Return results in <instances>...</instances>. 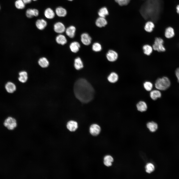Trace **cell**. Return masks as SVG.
<instances>
[{
    "mask_svg": "<svg viewBox=\"0 0 179 179\" xmlns=\"http://www.w3.org/2000/svg\"><path fill=\"white\" fill-rule=\"evenodd\" d=\"M74 90L76 98L83 103H88L93 98L94 89L91 85L84 79H80L76 82Z\"/></svg>",
    "mask_w": 179,
    "mask_h": 179,
    "instance_id": "6da1fadb",
    "label": "cell"
},
{
    "mask_svg": "<svg viewBox=\"0 0 179 179\" xmlns=\"http://www.w3.org/2000/svg\"><path fill=\"white\" fill-rule=\"evenodd\" d=\"M158 2V0H147L143 4L140 12L145 19L156 20L159 11Z\"/></svg>",
    "mask_w": 179,
    "mask_h": 179,
    "instance_id": "7a4b0ae2",
    "label": "cell"
},
{
    "mask_svg": "<svg viewBox=\"0 0 179 179\" xmlns=\"http://www.w3.org/2000/svg\"><path fill=\"white\" fill-rule=\"evenodd\" d=\"M171 82L169 79L167 77H164L158 79L156 81L155 85L157 89L164 90L168 89L170 86Z\"/></svg>",
    "mask_w": 179,
    "mask_h": 179,
    "instance_id": "3957f363",
    "label": "cell"
},
{
    "mask_svg": "<svg viewBox=\"0 0 179 179\" xmlns=\"http://www.w3.org/2000/svg\"><path fill=\"white\" fill-rule=\"evenodd\" d=\"M163 44L164 41L162 38L159 37L156 38L152 46L153 50L159 52L165 51L166 49Z\"/></svg>",
    "mask_w": 179,
    "mask_h": 179,
    "instance_id": "277c9868",
    "label": "cell"
},
{
    "mask_svg": "<svg viewBox=\"0 0 179 179\" xmlns=\"http://www.w3.org/2000/svg\"><path fill=\"white\" fill-rule=\"evenodd\" d=\"M4 126L10 130H12L17 126L16 120L14 118L9 117H7L4 122Z\"/></svg>",
    "mask_w": 179,
    "mask_h": 179,
    "instance_id": "5b68a950",
    "label": "cell"
},
{
    "mask_svg": "<svg viewBox=\"0 0 179 179\" xmlns=\"http://www.w3.org/2000/svg\"><path fill=\"white\" fill-rule=\"evenodd\" d=\"M53 29L55 32L60 34L64 32L66 30L64 25L60 22H57L54 24Z\"/></svg>",
    "mask_w": 179,
    "mask_h": 179,
    "instance_id": "8992f818",
    "label": "cell"
},
{
    "mask_svg": "<svg viewBox=\"0 0 179 179\" xmlns=\"http://www.w3.org/2000/svg\"><path fill=\"white\" fill-rule=\"evenodd\" d=\"M118 54L115 51L110 50L107 52L106 54V57L107 59L109 61L113 62L116 60L118 58Z\"/></svg>",
    "mask_w": 179,
    "mask_h": 179,
    "instance_id": "52a82bcc",
    "label": "cell"
},
{
    "mask_svg": "<svg viewBox=\"0 0 179 179\" xmlns=\"http://www.w3.org/2000/svg\"><path fill=\"white\" fill-rule=\"evenodd\" d=\"M35 25L36 27L38 29L42 30L45 29L47 26V22L44 19H39L36 21Z\"/></svg>",
    "mask_w": 179,
    "mask_h": 179,
    "instance_id": "ba28073f",
    "label": "cell"
},
{
    "mask_svg": "<svg viewBox=\"0 0 179 179\" xmlns=\"http://www.w3.org/2000/svg\"><path fill=\"white\" fill-rule=\"evenodd\" d=\"M100 131V127L96 124L92 125L90 128V133L93 136H96L98 135L99 134Z\"/></svg>",
    "mask_w": 179,
    "mask_h": 179,
    "instance_id": "9c48e42d",
    "label": "cell"
},
{
    "mask_svg": "<svg viewBox=\"0 0 179 179\" xmlns=\"http://www.w3.org/2000/svg\"><path fill=\"white\" fill-rule=\"evenodd\" d=\"M44 14L45 17L47 19H51L54 18L56 14L55 11L52 8L48 7L45 10Z\"/></svg>",
    "mask_w": 179,
    "mask_h": 179,
    "instance_id": "30bf717a",
    "label": "cell"
},
{
    "mask_svg": "<svg viewBox=\"0 0 179 179\" xmlns=\"http://www.w3.org/2000/svg\"><path fill=\"white\" fill-rule=\"evenodd\" d=\"M91 38L89 34L86 33H83L81 35V41L82 43L85 45H90Z\"/></svg>",
    "mask_w": 179,
    "mask_h": 179,
    "instance_id": "8fae6325",
    "label": "cell"
},
{
    "mask_svg": "<svg viewBox=\"0 0 179 179\" xmlns=\"http://www.w3.org/2000/svg\"><path fill=\"white\" fill-rule=\"evenodd\" d=\"M66 127L67 129L70 131L74 132L78 128V123L75 121L70 120L67 122Z\"/></svg>",
    "mask_w": 179,
    "mask_h": 179,
    "instance_id": "7c38bea8",
    "label": "cell"
},
{
    "mask_svg": "<svg viewBox=\"0 0 179 179\" xmlns=\"http://www.w3.org/2000/svg\"><path fill=\"white\" fill-rule=\"evenodd\" d=\"M55 14L59 17H63L65 16L67 13L66 9L61 6H58L56 7L55 11Z\"/></svg>",
    "mask_w": 179,
    "mask_h": 179,
    "instance_id": "4fadbf2b",
    "label": "cell"
},
{
    "mask_svg": "<svg viewBox=\"0 0 179 179\" xmlns=\"http://www.w3.org/2000/svg\"><path fill=\"white\" fill-rule=\"evenodd\" d=\"M5 88L7 91L10 93L14 92L16 89L15 84L10 82H8L5 85Z\"/></svg>",
    "mask_w": 179,
    "mask_h": 179,
    "instance_id": "5bb4252c",
    "label": "cell"
},
{
    "mask_svg": "<svg viewBox=\"0 0 179 179\" xmlns=\"http://www.w3.org/2000/svg\"><path fill=\"white\" fill-rule=\"evenodd\" d=\"M19 77L18 80L20 82L24 83L27 82L28 79V74L27 72L25 71H21L19 73Z\"/></svg>",
    "mask_w": 179,
    "mask_h": 179,
    "instance_id": "9a60e30c",
    "label": "cell"
},
{
    "mask_svg": "<svg viewBox=\"0 0 179 179\" xmlns=\"http://www.w3.org/2000/svg\"><path fill=\"white\" fill-rule=\"evenodd\" d=\"M76 29L73 26H71L67 28L65 30L67 35L71 38H74L75 36Z\"/></svg>",
    "mask_w": 179,
    "mask_h": 179,
    "instance_id": "2e32d148",
    "label": "cell"
},
{
    "mask_svg": "<svg viewBox=\"0 0 179 179\" xmlns=\"http://www.w3.org/2000/svg\"><path fill=\"white\" fill-rule=\"evenodd\" d=\"M136 107L137 110L141 112L146 111L147 108L146 103L143 101L139 102L136 104Z\"/></svg>",
    "mask_w": 179,
    "mask_h": 179,
    "instance_id": "e0dca14e",
    "label": "cell"
},
{
    "mask_svg": "<svg viewBox=\"0 0 179 179\" xmlns=\"http://www.w3.org/2000/svg\"><path fill=\"white\" fill-rule=\"evenodd\" d=\"M107 23V21L105 18L100 17L97 19L95 21L96 26L100 28L105 26Z\"/></svg>",
    "mask_w": 179,
    "mask_h": 179,
    "instance_id": "ac0fdd59",
    "label": "cell"
},
{
    "mask_svg": "<svg viewBox=\"0 0 179 179\" xmlns=\"http://www.w3.org/2000/svg\"><path fill=\"white\" fill-rule=\"evenodd\" d=\"M142 48L144 53L147 56L150 55L153 50L152 46L147 44L144 45L143 46Z\"/></svg>",
    "mask_w": 179,
    "mask_h": 179,
    "instance_id": "d6986e66",
    "label": "cell"
},
{
    "mask_svg": "<svg viewBox=\"0 0 179 179\" xmlns=\"http://www.w3.org/2000/svg\"><path fill=\"white\" fill-rule=\"evenodd\" d=\"M119 77L118 74L115 72H111L107 78L108 81L112 83H114L117 81Z\"/></svg>",
    "mask_w": 179,
    "mask_h": 179,
    "instance_id": "ffe728a7",
    "label": "cell"
},
{
    "mask_svg": "<svg viewBox=\"0 0 179 179\" xmlns=\"http://www.w3.org/2000/svg\"><path fill=\"white\" fill-rule=\"evenodd\" d=\"M80 46V45L78 42H73L70 45V48L72 52L76 53L79 51Z\"/></svg>",
    "mask_w": 179,
    "mask_h": 179,
    "instance_id": "44dd1931",
    "label": "cell"
},
{
    "mask_svg": "<svg viewBox=\"0 0 179 179\" xmlns=\"http://www.w3.org/2000/svg\"><path fill=\"white\" fill-rule=\"evenodd\" d=\"M151 98L153 100H156L161 96V92L158 90H154L151 91L150 94Z\"/></svg>",
    "mask_w": 179,
    "mask_h": 179,
    "instance_id": "7402d4cb",
    "label": "cell"
},
{
    "mask_svg": "<svg viewBox=\"0 0 179 179\" xmlns=\"http://www.w3.org/2000/svg\"><path fill=\"white\" fill-rule=\"evenodd\" d=\"M175 32L174 29L171 27H167L165 30V35L167 38L173 37L175 35Z\"/></svg>",
    "mask_w": 179,
    "mask_h": 179,
    "instance_id": "603a6c76",
    "label": "cell"
},
{
    "mask_svg": "<svg viewBox=\"0 0 179 179\" xmlns=\"http://www.w3.org/2000/svg\"><path fill=\"white\" fill-rule=\"evenodd\" d=\"M56 41L57 43L62 45H64L67 42L65 37L61 34H59L56 37Z\"/></svg>",
    "mask_w": 179,
    "mask_h": 179,
    "instance_id": "cb8c5ba5",
    "label": "cell"
},
{
    "mask_svg": "<svg viewBox=\"0 0 179 179\" xmlns=\"http://www.w3.org/2000/svg\"><path fill=\"white\" fill-rule=\"evenodd\" d=\"M74 66L76 70H79L83 67V62L81 58L77 57L74 60Z\"/></svg>",
    "mask_w": 179,
    "mask_h": 179,
    "instance_id": "d4e9b609",
    "label": "cell"
},
{
    "mask_svg": "<svg viewBox=\"0 0 179 179\" xmlns=\"http://www.w3.org/2000/svg\"><path fill=\"white\" fill-rule=\"evenodd\" d=\"M154 27V24L152 22L148 21L145 23L144 29L146 32L150 33L152 31Z\"/></svg>",
    "mask_w": 179,
    "mask_h": 179,
    "instance_id": "484cf974",
    "label": "cell"
},
{
    "mask_svg": "<svg viewBox=\"0 0 179 179\" xmlns=\"http://www.w3.org/2000/svg\"><path fill=\"white\" fill-rule=\"evenodd\" d=\"M146 126L149 130L152 132H155L158 128L157 123L153 121L148 122Z\"/></svg>",
    "mask_w": 179,
    "mask_h": 179,
    "instance_id": "4316f807",
    "label": "cell"
},
{
    "mask_svg": "<svg viewBox=\"0 0 179 179\" xmlns=\"http://www.w3.org/2000/svg\"><path fill=\"white\" fill-rule=\"evenodd\" d=\"M14 5L17 9L22 10L25 8L26 4L22 0H16L14 2Z\"/></svg>",
    "mask_w": 179,
    "mask_h": 179,
    "instance_id": "83f0119b",
    "label": "cell"
},
{
    "mask_svg": "<svg viewBox=\"0 0 179 179\" xmlns=\"http://www.w3.org/2000/svg\"><path fill=\"white\" fill-rule=\"evenodd\" d=\"M38 63L42 67L45 68L47 67L49 65V62L47 59L45 57L40 58L38 60Z\"/></svg>",
    "mask_w": 179,
    "mask_h": 179,
    "instance_id": "f1b7e54d",
    "label": "cell"
},
{
    "mask_svg": "<svg viewBox=\"0 0 179 179\" xmlns=\"http://www.w3.org/2000/svg\"><path fill=\"white\" fill-rule=\"evenodd\" d=\"M113 159L111 156H106L104 158V163L107 167L111 166L112 165V163L113 161Z\"/></svg>",
    "mask_w": 179,
    "mask_h": 179,
    "instance_id": "f546056e",
    "label": "cell"
},
{
    "mask_svg": "<svg viewBox=\"0 0 179 179\" xmlns=\"http://www.w3.org/2000/svg\"><path fill=\"white\" fill-rule=\"evenodd\" d=\"M98 14L100 17L105 18L109 14V12L107 8L103 7L99 10Z\"/></svg>",
    "mask_w": 179,
    "mask_h": 179,
    "instance_id": "4dcf8cb0",
    "label": "cell"
},
{
    "mask_svg": "<svg viewBox=\"0 0 179 179\" xmlns=\"http://www.w3.org/2000/svg\"><path fill=\"white\" fill-rule=\"evenodd\" d=\"M143 85L144 89L148 91H151L153 87L152 84L151 82L148 81L145 82L143 83Z\"/></svg>",
    "mask_w": 179,
    "mask_h": 179,
    "instance_id": "1f68e13d",
    "label": "cell"
},
{
    "mask_svg": "<svg viewBox=\"0 0 179 179\" xmlns=\"http://www.w3.org/2000/svg\"><path fill=\"white\" fill-rule=\"evenodd\" d=\"M145 168L146 172L148 173H150L153 172L155 170L154 165L151 163H149L146 165Z\"/></svg>",
    "mask_w": 179,
    "mask_h": 179,
    "instance_id": "d6a6232c",
    "label": "cell"
},
{
    "mask_svg": "<svg viewBox=\"0 0 179 179\" xmlns=\"http://www.w3.org/2000/svg\"><path fill=\"white\" fill-rule=\"evenodd\" d=\"M92 49L94 51H100L102 49L101 46L99 43L97 42L95 43L92 45Z\"/></svg>",
    "mask_w": 179,
    "mask_h": 179,
    "instance_id": "836d02e7",
    "label": "cell"
},
{
    "mask_svg": "<svg viewBox=\"0 0 179 179\" xmlns=\"http://www.w3.org/2000/svg\"><path fill=\"white\" fill-rule=\"evenodd\" d=\"M26 15L29 18H31L34 16L33 9L28 8L26 11Z\"/></svg>",
    "mask_w": 179,
    "mask_h": 179,
    "instance_id": "e575fe53",
    "label": "cell"
},
{
    "mask_svg": "<svg viewBox=\"0 0 179 179\" xmlns=\"http://www.w3.org/2000/svg\"><path fill=\"white\" fill-rule=\"evenodd\" d=\"M120 5L123 6L127 5L131 0H115Z\"/></svg>",
    "mask_w": 179,
    "mask_h": 179,
    "instance_id": "d590c367",
    "label": "cell"
},
{
    "mask_svg": "<svg viewBox=\"0 0 179 179\" xmlns=\"http://www.w3.org/2000/svg\"><path fill=\"white\" fill-rule=\"evenodd\" d=\"M34 16L35 17H37L38 16L39 14V10L36 8L33 9Z\"/></svg>",
    "mask_w": 179,
    "mask_h": 179,
    "instance_id": "8d00e7d4",
    "label": "cell"
},
{
    "mask_svg": "<svg viewBox=\"0 0 179 179\" xmlns=\"http://www.w3.org/2000/svg\"><path fill=\"white\" fill-rule=\"evenodd\" d=\"M176 76L177 78L178 82L179 83V68H178L175 71Z\"/></svg>",
    "mask_w": 179,
    "mask_h": 179,
    "instance_id": "74e56055",
    "label": "cell"
},
{
    "mask_svg": "<svg viewBox=\"0 0 179 179\" xmlns=\"http://www.w3.org/2000/svg\"><path fill=\"white\" fill-rule=\"evenodd\" d=\"M25 4L30 3L32 1L31 0H22Z\"/></svg>",
    "mask_w": 179,
    "mask_h": 179,
    "instance_id": "f35d334b",
    "label": "cell"
},
{
    "mask_svg": "<svg viewBox=\"0 0 179 179\" xmlns=\"http://www.w3.org/2000/svg\"><path fill=\"white\" fill-rule=\"evenodd\" d=\"M176 9L177 12L179 14V4L177 6Z\"/></svg>",
    "mask_w": 179,
    "mask_h": 179,
    "instance_id": "ab89813d",
    "label": "cell"
},
{
    "mask_svg": "<svg viewBox=\"0 0 179 179\" xmlns=\"http://www.w3.org/2000/svg\"><path fill=\"white\" fill-rule=\"evenodd\" d=\"M32 0V1H37V0Z\"/></svg>",
    "mask_w": 179,
    "mask_h": 179,
    "instance_id": "60d3db41",
    "label": "cell"
},
{
    "mask_svg": "<svg viewBox=\"0 0 179 179\" xmlns=\"http://www.w3.org/2000/svg\"><path fill=\"white\" fill-rule=\"evenodd\" d=\"M67 0L69 1H72L73 0Z\"/></svg>",
    "mask_w": 179,
    "mask_h": 179,
    "instance_id": "b9f144b4",
    "label": "cell"
},
{
    "mask_svg": "<svg viewBox=\"0 0 179 179\" xmlns=\"http://www.w3.org/2000/svg\"><path fill=\"white\" fill-rule=\"evenodd\" d=\"M0 9H1V6H0Z\"/></svg>",
    "mask_w": 179,
    "mask_h": 179,
    "instance_id": "7bdbcfd3",
    "label": "cell"
}]
</instances>
